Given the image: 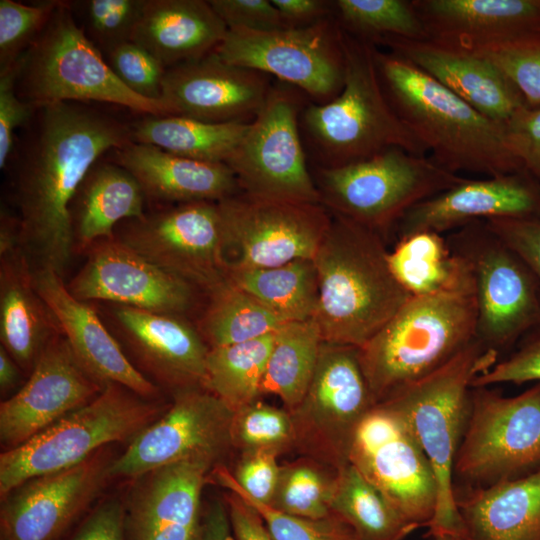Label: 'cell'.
<instances>
[{"label":"cell","mask_w":540,"mask_h":540,"mask_svg":"<svg viewBox=\"0 0 540 540\" xmlns=\"http://www.w3.org/2000/svg\"><path fill=\"white\" fill-rule=\"evenodd\" d=\"M383 46L427 73L478 112L507 123L525 102L507 77L488 59L464 48L433 39L388 37Z\"/></svg>","instance_id":"d4e9b609"},{"label":"cell","mask_w":540,"mask_h":540,"mask_svg":"<svg viewBox=\"0 0 540 540\" xmlns=\"http://www.w3.org/2000/svg\"><path fill=\"white\" fill-rule=\"evenodd\" d=\"M82 20V30L91 42L107 54L132 40L146 0H85L68 2Z\"/></svg>","instance_id":"ee69618b"},{"label":"cell","mask_w":540,"mask_h":540,"mask_svg":"<svg viewBox=\"0 0 540 540\" xmlns=\"http://www.w3.org/2000/svg\"><path fill=\"white\" fill-rule=\"evenodd\" d=\"M230 270L313 259L331 223L318 203L258 198L244 192L218 202Z\"/></svg>","instance_id":"9a60e30c"},{"label":"cell","mask_w":540,"mask_h":540,"mask_svg":"<svg viewBox=\"0 0 540 540\" xmlns=\"http://www.w3.org/2000/svg\"><path fill=\"white\" fill-rule=\"evenodd\" d=\"M277 453L273 450L250 451L239 464L233 476L248 497L265 504L271 503L281 472L276 460Z\"/></svg>","instance_id":"f5cc1de1"},{"label":"cell","mask_w":540,"mask_h":540,"mask_svg":"<svg viewBox=\"0 0 540 540\" xmlns=\"http://www.w3.org/2000/svg\"><path fill=\"white\" fill-rule=\"evenodd\" d=\"M474 289L412 296L361 348L360 364L379 403L439 369L476 338Z\"/></svg>","instance_id":"8992f818"},{"label":"cell","mask_w":540,"mask_h":540,"mask_svg":"<svg viewBox=\"0 0 540 540\" xmlns=\"http://www.w3.org/2000/svg\"><path fill=\"white\" fill-rule=\"evenodd\" d=\"M227 510L236 540H274L257 511L231 492Z\"/></svg>","instance_id":"6f0895ef"},{"label":"cell","mask_w":540,"mask_h":540,"mask_svg":"<svg viewBox=\"0 0 540 540\" xmlns=\"http://www.w3.org/2000/svg\"><path fill=\"white\" fill-rule=\"evenodd\" d=\"M331 215L313 258L319 283L313 319L324 342L361 348L412 296L390 269L384 237Z\"/></svg>","instance_id":"3957f363"},{"label":"cell","mask_w":540,"mask_h":540,"mask_svg":"<svg viewBox=\"0 0 540 540\" xmlns=\"http://www.w3.org/2000/svg\"><path fill=\"white\" fill-rule=\"evenodd\" d=\"M333 15L345 32L373 45L388 37L430 39L413 0H336Z\"/></svg>","instance_id":"60d3db41"},{"label":"cell","mask_w":540,"mask_h":540,"mask_svg":"<svg viewBox=\"0 0 540 540\" xmlns=\"http://www.w3.org/2000/svg\"><path fill=\"white\" fill-rule=\"evenodd\" d=\"M228 30L269 31L286 28L271 0H208Z\"/></svg>","instance_id":"db71d44e"},{"label":"cell","mask_w":540,"mask_h":540,"mask_svg":"<svg viewBox=\"0 0 540 540\" xmlns=\"http://www.w3.org/2000/svg\"><path fill=\"white\" fill-rule=\"evenodd\" d=\"M489 228L529 267L540 287V219L485 220Z\"/></svg>","instance_id":"11a10c76"},{"label":"cell","mask_w":540,"mask_h":540,"mask_svg":"<svg viewBox=\"0 0 540 540\" xmlns=\"http://www.w3.org/2000/svg\"><path fill=\"white\" fill-rule=\"evenodd\" d=\"M295 439L292 416L284 410L255 401L234 413L232 444L246 452H278Z\"/></svg>","instance_id":"bcb514c9"},{"label":"cell","mask_w":540,"mask_h":540,"mask_svg":"<svg viewBox=\"0 0 540 540\" xmlns=\"http://www.w3.org/2000/svg\"><path fill=\"white\" fill-rule=\"evenodd\" d=\"M322 342L313 318L285 323L274 334L260 393L278 396L293 413L310 385Z\"/></svg>","instance_id":"d590c367"},{"label":"cell","mask_w":540,"mask_h":540,"mask_svg":"<svg viewBox=\"0 0 540 540\" xmlns=\"http://www.w3.org/2000/svg\"><path fill=\"white\" fill-rule=\"evenodd\" d=\"M308 101L290 84H272L265 103L226 162L242 192L264 199L321 204L300 132V115Z\"/></svg>","instance_id":"7c38bea8"},{"label":"cell","mask_w":540,"mask_h":540,"mask_svg":"<svg viewBox=\"0 0 540 540\" xmlns=\"http://www.w3.org/2000/svg\"><path fill=\"white\" fill-rule=\"evenodd\" d=\"M19 370L17 363L11 355L0 347V388L5 393L13 389L19 381Z\"/></svg>","instance_id":"94428289"},{"label":"cell","mask_w":540,"mask_h":540,"mask_svg":"<svg viewBox=\"0 0 540 540\" xmlns=\"http://www.w3.org/2000/svg\"><path fill=\"white\" fill-rule=\"evenodd\" d=\"M145 194L122 166L98 161L88 171L70 204L74 251L113 238L121 222L142 217Z\"/></svg>","instance_id":"d6a6232c"},{"label":"cell","mask_w":540,"mask_h":540,"mask_svg":"<svg viewBox=\"0 0 540 540\" xmlns=\"http://www.w3.org/2000/svg\"><path fill=\"white\" fill-rule=\"evenodd\" d=\"M229 281L287 321L315 316L319 283L313 259H297L269 268L230 270Z\"/></svg>","instance_id":"8d00e7d4"},{"label":"cell","mask_w":540,"mask_h":540,"mask_svg":"<svg viewBox=\"0 0 540 540\" xmlns=\"http://www.w3.org/2000/svg\"><path fill=\"white\" fill-rule=\"evenodd\" d=\"M522 341L509 357L497 361L491 368L475 377L472 387L540 382V328L527 334Z\"/></svg>","instance_id":"681fc988"},{"label":"cell","mask_w":540,"mask_h":540,"mask_svg":"<svg viewBox=\"0 0 540 540\" xmlns=\"http://www.w3.org/2000/svg\"><path fill=\"white\" fill-rule=\"evenodd\" d=\"M348 463L408 522L427 527L437 506L432 465L402 418L377 403L357 425Z\"/></svg>","instance_id":"2e32d148"},{"label":"cell","mask_w":540,"mask_h":540,"mask_svg":"<svg viewBox=\"0 0 540 540\" xmlns=\"http://www.w3.org/2000/svg\"><path fill=\"white\" fill-rule=\"evenodd\" d=\"M30 124L14 179L20 249L32 271L64 278L75 252L72 199L103 154L131 142L130 126L79 102L36 107Z\"/></svg>","instance_id":"6da1fadb"},{"label":"cell","mask_w":540,"mask_h":540,"mask_svg":"<svg viewBox=\"0 0 540 540\" xmlns=\"http://www.w3.org/2000/svg\"><path fill=\"white\" fill-rule=\"evenodd\" d=\"M0 259L1 346L19 366L31 371L48 341L61 331L35 288L23 252L17 250Z\"/></svg>","instance_id":"1f68e13d"},{"label":"cell","mask_w":540,"mask_h":540,"mask_svg":"<svg viewBox=\"0 0 540 540\" xmlns=\"http://www.w3.org/2000/svg\"><path fill=\"white\" fill-rule=\"evenodd\" d=\"M271 87L270 76L227 63L213 51L166 68L161 100L170 115L211 123H250Z\"/></svg>","instance_id":"7402d4cb"},{"label":"cell","mask_w":540,"mask_h":540,"mask_svg":"<svg viewBox=\"0 0 540 540\" xmlns=\"http://www.w3.org/2000/svg\"><path fill=\"white\" fill-rule=\"evenodd\" d=\"M248 123H211L179 115H147L130 126L131 141L183 157L226 163Z\"/></svg>","instance_id":"e575fe53"},{"label":"cell","mask_w":540,"mask_h":540,"mask_svg":"<svg viewBox=\"0 0 540 540\" xmlns=\"http://www.w3.org/2000/svg\"><path fill=\"white\" fill-rule=\"evenodd\" d=\"M105 384L92 376L62 333L39 354L27 382L0 405L5 450L26 442L97 397Z\"/></svg>","instance_id":"44dd1931"},{"label":"cell","mask_w":540,"mask_h":540,"mask_svg":"<svg viewBox=\"0 0 540 540\" xmlns=\"http://www.w3.org/2000/svg\"><path fill=\"white\" fill-rule=\"evenodd\" d=\"M84 253L85 264L66 284L80 301L185 317L200 305L199 290L115 237L96 241Z\"/></svg>","instance_id":"d6986e66"},{"label":"cell","mask_w":540,"mask_h":540,"mask_svg":"<svg viewBox=\"0 0 540 540\" xmlns=\"http://www.w3.org/2000/svg\"><path fill=\"white\" fill-rule=\"evenodd\" d=\"M388 263L411 296L474 289L468 264L436 232H418L397 240L388 252Z\"/></svg>","instance_id":"836d02e7"},{"label":"cell","mask_w":540,"mask_h":540,"mask_svg":"<svg viewBox=\"0 0 540 540\" xmlns=\"http://www.w3.org/2000/svg\"><path fill=\"white\" fill-rule=\"evenodd\" d=\"M498 353L477 339L445 365L379 402L396 412L429 459L438 498L427 535L463 532L453 467L468 420L472 382L497 362Z\"/></svg>","instance_id":"5b68a950"},{"label":"cell","mask_w":540,"mask_h":540,"mask_svg":"<svg viewBox=\"0 0 540 540\" xmlns=\"http://www.w3.org/2000/svg\"><path fill=\"white\" fill-rule=\"evenodd\" d=\"M376 404L359 348L323 341L307 392L291 415L296 439L327 453L337 470L348 463L353 433Z\"/></svg>","instance_id":"ac0fdd59"},{"label":"cell","mask_w":540,"mask_h":540,"mask_svg":"<svg viewBox=\"0 0 540 540\" xmlns=\"http://www.w3.org/2000/svg\"><path fill=\"white\" fill-rule=\"evenodd\" d=\"M320 203L334 215L385 234L418 203L465 180L401 148L344 166H314Z\"/></svg>","instance_id":"ba28073f"},{"label":"cell","mask_w":540,"mask_h":540,"mask_svg":"<svg viewBox=\"0 0 540 540\" xmlns=\"http://www.w3.org/2000/svg\"><path fill=\"white\" fill-rule=\"evenodd\" d=\"M446 240L468 264L476 300V338L502 352L540 328V287L525 262L487 225L466 224Z\"/></svg>","instance_id":"8fae6325"},{"label":"cell","mask_w":540,"mask_h":540,"mask_svg":"<svg viewBox=\"0 0 540 540\" xmlns=\"http://www.w3.org/2000/svg\"><path fill=\"white\" fill-rule=\"evenodd\" d=\"M214 52L298 88L316 104L334 99L344 85L342 30L334 15L305 27L228 30Z\"/></svg>","instance_id":"4fadbf2b"},{"label":"cell","mask_w":540,"mask_h":540,"mask_svg":"<svg viewBox=\"0 0 540 540\" xmlns=\"http://www.w3.org/2000/svg\"><path fill=\"white\" fill-rule=\"evenodd\" d=\"M375 62L392 108L439 166L486 177L524 169L506 146L503 124L391 51L375 46Z\"/></svg>","instance_id":"7a4b0ae2"},{"label":"cell","mask_w":540,"mask_h":540,"mask_svg":"<svg viewBox=\"0 0 540 540\" xmlns=\"http://www.w3.org/2000/svg\"><path fill=\"white\" fill-rule=\"evenodd\" d=\"M234 411L203 387L175 392L171 408L111 461L112 477L137 478L188 459L214 462L232 444Z\"/></svg>","instance_id":"e0dca14e"},{"label":"cell","mask_w":540,"mask_h":540,"mask_svg":"<svg viewBox=\"0 0 540 540\" xmlns=\"http://www.w3.org/2000/svg\"><path fill=\"white\" fill-rule=\"evenodd\" d=\"M461 48L492 62L518 90L527 108L540 107V31Z\"/></svg>","instance_id":"b9f144b4"},{"label":"cell","mask_w":540,"mask_h":540,"mask_svg":"<svg viewBox=\"0 0 540 540\" xmlns=\"http://www.w3.org/2000/svg\"><path fill=\"white\" fill-rule=\"evenodd\" d=\"M286 28L305 27L333 15V1L271 0Z\"/></svg>","instance_id":"680465c9"},{"label":"cell","mask_w":540,"mask_h":540,"mask_svg":"<svg viewBox=\"0 0 540 540\" xmlns=\"http://www.w3.org/2000/svg\"><path fill=\"white\" fill-rule=\"evenodd\" d=\"M227 31L209 1L146 0L131 41L169 68L213 52Z\"/></svg>","instance_id":"f546056e"},{"label":"cell","mask_w":540,"mask_h":540,"mask_svg":"<svg viewBox=\"0 0 540 540\" xmlns=\"http://www.w3.org/2000/svg\"><path fill=\"white\" fill-rule=\"evenodd\" d=\"M105 59L128 89L146 99L162 101L166 67L145 48L128 41L110 50Z\"/></svg>","instance_id":"c3c4849f"},{"label":"cell","mask_w":540,"mask_h":540,"mask_svg":"<svg viewBox=\"0 0 540 540\" xmlns=\"http://www.w3.org/2000/svg\"><path fill=\"white\" fill-rule=\"evenodd\" d=\"M540 219V182L525 169L461 183L408 210L395 227L397 240L414 233L442 234L480 220Z\"/></svg>","instance_id":"603a6c76"},{"label":"cell","mask_w":540,"mask_h":540,"mask_svg":"<svg viewBox=\"0 0 540 540\" xmlns=\"http://www.w3.org/2000/svg\"><path fill=\"white\" fill-rule=\"evenodd\" d=\"M109 317L118 337L158 382L175 391L202 387L210 348L185 316L110 304Z\"/></svg>","instance_id":"cb8c5ba5"},{"label":"cell","mask_w":540,"mask_h":540,"mask_svg":"<svg viewBox=\"0 0 540 540\" xmlns=\"http://www.w3.org/2000/svg\"><path fill=\"white\" fill-rule=\"evenodd\" d=\"M35 288L56 318L60 331L85 369L102 383L120 384L150 399L158 387L138 370L95 309L76 299L64 278L52 270L33 271Z\"/></svg>","instance_id":"4316f807"},{"label":"cell","mask_w":540,"mask_h":540,"mask_svg":"<svg viewBox=\"0 0 540 540\" xmlns=\"http://www.w3.org/2000/svg\"><path fill=\"white\" fill-rule=\"evenodd\" d=\"M430 39L468 47L540 31V0H413Z\"/></svg>","instance_id":"f1b7e54d"},{"label":"cell","mask_w":540,"mask_h":540,"mask_svg":"<svg viewBox=\"0 0 540 540\" xmlns=\"http://www.w3.org/2000/svg\"><path fill=\"white\" fill-rule=\"evenodd\" d=\"M114 237L206 297L229 283L218 202L169 206L121 222Z\"/></svg>","instance_id":"5bb4252c"},{"label":"cell","mask_w":540,"mask_h":540,"mask_svg":"<svg viewBox=\"0 0 540 540\" xmlns=\"http://www.w3.org/2000/svg\"><path fill=\"white\" fill-rule=\"evenodd\" d=\"M432 539L433 540H468L467 537L462 533H458V534L446 533V534H441V535L432 537Z\"/></svg>","instance_id":"6125c7cd"},{"label":"cell","mask_w":540,"mask_h":540,"mask_svg":"<svg viewBox=\"0 0 540 540\" xmlns=\"http://www.w3.org/2000/svg\"><path fill=\"white\" fill-rule=\"evenodd\" d=\"M20 59V58H19ZM19 60L0 69V168L5 169L15 147V131L29 124L35 107L23 101L16 88Z\"/></svg>","instance_id":"f907efd6"},{"label":"cell","mask_w":540,"mask_h":540,"mask_svg":"<svg viewBox=\"0 0 540 540\" xmlns=\"http://www.w3.org/2000/svg\"><path fill=\"white\" fill-rule=\"evenodd\" d=\"M60 1L24 4L0 0V69L19 60L47 24Z\"/></svg>","instance_id":"7dc6e473"},{"label":"cell","mask_w":540,"mask_h":540,"mask_svg":"<svg viewBox=\"0 0 540 540\" xmlns=\"http://www.w3.org/2000/svg\"><path fill=\"white\" fill-rule=\"evenodd\" d=\"M539 468L540 382L512 397L472 387L454 461V492L488 487Z\"/></svg>","instance_id":"30bf717a"},{"label":"cell","mask_w":540,"mask_h":540,"mask_svg":"<svg viewBox=\"0 0 540 540\" xmlns=\"http://www.w3.org/2000/svg\"><path fill=\"white\" fill-rule=\"evenodd\" d=\"M114 151L115 162L136 179L146 198L175 204L219 202L242 192L226 163L195 160L133 141Z\"/></svg>","instance_id":"83f0119b"},{"label":"cell","mask_w":540,"mask_h":540,"mask_svg":"<svg viewBox=\"0 0 540 540\" xmlns=\"http://www.w3.org/2000/svg\"><path fill=\"white\" fill-rule=\"evenodd\" d=\"M455 499L468 540H540V468Z\"/></svg>","instance_id":"4dcf8cb0"},{"label":"cell","mask_w":540,"mask_h":540,"mask_svg":"<svg viewBox=\"0 0 540 540\" xmlns=\"http://www.w3.org/2000/svg\"><path fill=\"white\" fill-rule=\"evenodd\" d=\"M287 322L229 281L207 297L196 327L208 347L215 348L274 334Z\"/></svg>","instance_id":"f35d334b"},{"label":"cell","mask_w":540,"mask_h":540,"mask_svg":"<svg viewBox=\"0 0 540 540\" xmlns=\"http://www.w3.org/2000/svg\"><path fill=\"white\" fill-rule=\"evenodd\" d=\"M64 540H127L125 506L116 499L100 503Z\"/></svg>","instance_id":"9f6ffc18"},{"label":"cell","mask_w":540,"mask_h":540,"mask_svg":"<svg viewBox=\"0 0 540 540\" xmlns=\"http://www.w3.org/2000/svg\"><path fill=\"white\" fill-rule=\"evenodd\" d=\"M102 449L67 469L31 478L2 497L0 540H64L109 475Z\"/></svg>","instance_id":"ffe728a7"},{"label":"cell","mask_w":540,"mask_h":540,"mask_svg":"<svg viewBox=\"0 0 540 540\" xmlns=\"http://www.w3.org/2000/svg\"><path fill=\"white\" fill-rule=\"evenodd\" d=\"M504 136L509 151L540 182V107L518 111L504 124Z\"/></svg>","instance_id":"816d5d0a"},{"label":"cell","mask_w":540,"mask_h":540,"mask_svg":"<svg viewBox=\"0 0 540 540\" xmlns=\"http://www.w3.org/2000/svg\"><path fill=\"white\" fill-rule=\"evenodd\" d=\"M274 334L210 348L202 387L234 412L257 401Z\"/></svg>","instance_id":"ab89813d"},{"label":"cell","mask_w":540,"mask_h":540,"mask_svg":"<svg viewBox=\"0 0 540 540\" xmlns=\"http://www.w3.org/2000/svg\"><path fill=\"white\" fill-rule=\"evenodd\" d=\"M19 97L39 107L56 102H106L146 115H170L162 101L128 89L101 51L76 23L68 2L60 1L47 24L19 59Z\"/></svg>","instance_id":"52a82bcc"},{"label":"cell","mask_w":540,"mask_h":540,"mask_svg":"<svg viewBox=\"0 0 540 540\" xmlns=\"http://www.w3.org/2000/svg\"><path fill=\"white\" fill-rule=\"evenodd\" d=\"M160 410L120 384L105 383L92 401L1 454V498L31 478L81 463L110 443L132 440Z\"/></svg>","instance_id":"9c48e42d"},{"label":"cell","mask_w":540,"mask_h":540,"mask_svg":"<svg viewBox=\"0 0 540 540\" xmlns=\"http://www.w3.org/2000/svg\"><path fill=\"white\" fill-rule=\"evenodd\" d=\"M215 471L223 486L257 511L274 540H359L350 525L334 512L320 519L284 513L248 497L227 469L219 466Z\"/></svg>","instance_id":"7bdbcfd3"},{"label":"cell","mask_w":540,"mask_h":540,"mask_svg":"<svg viewBox=\"0 0 540 540\" xmlns=\"http://www.w3.org/2000/svg\"><path fill=\"white\" fill-rule=\"evenodd\" d=\"M212 461H179L148 473L125 506L127 540H199L200 497Z\"/></svg>","instance_id":"484cf974"},{"label":"cell","mask_w":540,"mask_h":540,"mask_svg":"<svg viewBox=\"0 0 540 540\" xmlns=\"http://www.w3.org/2000/svg\"><path fill=\"white\" fill-rule=\"evenodd\" d=\"M345 79L331 101H311L300 115L307 157L316 167L332 168L373 157L389 148L426 156V146L404 124L382 88L375 45L342 28Z\"/></svg>","instance_id":"277c9868"},{"label":"cell","mask_w":540,"mask_h":540,"mask_svg":"<svg viewBox=\"0 0 540 540\" xmlns=\"http://www.w3.org/2000/svg\"><path fill=\"white\" fill-rule=\"evenodd\" d=\"M233 536L227 506L213 501L202 516L199 540H235Z\"/></svg>","instance_id":"91938a15"},{"label":"cell","mask_w":540,"mask_h":540,"mask_svg":"<svg viewBox=\"0 0 540 540\" xmlns=\"http://www.w3.org/2000/svg\"><path fill=\"white\" fill-rule=\"evenodd\" d=\"M330 506L359 540H404L419 528L405 520L350 463L336 470Z\"/></svg>","instance_id":"74e56055"},{"label":"cell","mask_w":540,"mask_h":540,"mask_svg":"<svg viewBox=\"0 0 540 540\" xmlns=\"http://www.w3.org/2000/svg\"><path fill=\"white\" fill-rule=\"evenodd\" d=\"M334 478L326 480L316 468L307 464L281 468L277 488L269 505L297 517H327L332 513L330 503Z\"/></svg>","instance_id":"f6af8a7d"}]
</instances>
